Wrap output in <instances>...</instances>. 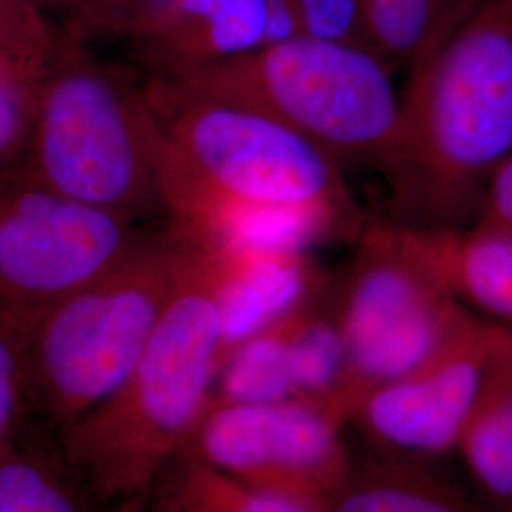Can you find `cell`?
Returning <instances> with one entry per match:
<instances>
[{"label": "cell", "instance_id": "obj_6", "mask_svg": "<svg viewBox=\"0 0 512 512\" xmlns=\"http://www.w3.org/2000/svg\"><path fill=\"white\" fill-rule=\"evenodd\" d=\"M164 135L145 86L80 59L46 63L18 167L38 184L120 217L164 213Z\"/></svg>", "mask_w": 512, "mask_h": 512}, {"label": "cell", "instance_id": "obj_8", "mask_svg": "<svg viewBox=\"0 0 512 512\" xmlns=\"http://www.w3.org/2000/svg\"><path fill=\"white\" fill-rule=\"evenodd\" d=\"M143 236L133 220L65 198L18 165L0 171V323L19 336Z\"/></svg>", "mask_w": 512, "mask_h": 512}, {"label": "cell", "instance_id": "obj_18", "mask_svg": "<svg viewBox=\"0 0 512 512\" xmlns=\"http://www.w3.org/2000/svg\"><path fill=\"white\" fill-rule=\"evenodd\" d=\"M458 0H359L365 37L374 52L412 67Z\"/></svg>", "mask_w": 512, "mask_h": 512}, {"label": "cell", "instance_id": "obj_4", "mask_svg": "<svg viewBox=\"0 0 512 512\" xmlns=\"http://www.w3.org/2000/svg\"><path fill=\"white\" fill-rule=\"evenodd\" d=\"M196 238L181 226L145 234L107 272L19 332L25 404L63 427L103 403L139 363Z\"/></svg>", "mask_w": 512, "mask_h": 512}, {"label": "cell", "instance_id": "obj_27", "mask_svg": "<svg viewBox=\"0 0 512 512\" xmlns=\"http://www.w3.org/2000/svg\"><path fill=\"white\" fill-rule=\"evenodd\" d=\"M154 512H156V511H154Z\"/></svg>", "mask_w": 512, "mask_h": 512}, {"label": "cell", "instance_id": "obj_25", "mask_svg": "<svg viewBox=\"0 0 512 512\" xmlns=\"http://www.w3.org/2000/svg\"><path fill=\"white\" fill-rule=\"evenodd\" d=\"M16 71H42V69H31V67H25V65H21V63H16V61H12V59L0 55V76L16 73Z\"/></svg>", "mask_w": 512, "mask_h": 512}, {"label": "cell", "instance_id": "obj_13", "mask_svg": "<svg viewBox=\"0 0 512 512\" xmlns=\"http://www.w3.org/2000/svg\"><path fill=\"white\" fill-rule=\"evenodd\" d=\"M412 230L458 302L476 315L512 327V232L480 222Z\"/></svg>", "mask_w": 512, "mask_h": 512}, {"label": "cell", "instance_id": "obj_3", "mask_svg": "<svg viewBox=\"0 0 512 512\" xmlns=\"http://www.w3.org/2000/svg\"><path fill=\"white\" fill-rule=\"evenodd\" d=\"M196 238L181 279L128 380L63 427V458L101 503L150 492L188 450L220 365V283L230 253Z\"/></svg>", "mask_w": 512, "mask_h": 512}, {"label": "cell", "instance_id": "obj_26", "mask_svg": "<svg viewBox=\"0 0 512 512\" xmlns=\"http://www.w3.org/2000/svg\"><path fill=\"white\" fill-rule=\"evenodd\" d=\"M167 2H169V0H152V10H150V14H152V12H156L158 8H162V6L167 4Z\"/></svg>", "mask_w": 512, "mask_h": 512}, {"label": "cell", "instance_id": "obj_5", "mask_svg": "<svg viewBox=\"0 0 512 512\" xmlns=\"http://www.w3.org/2000/svg\"><path fill=\"white\" fill-rule=\"evenodd\" d=\"M192 92L256 110L380 177L399 137L391 65L368 46L293 37L177 78Z\"/></svg>", "mask_w": 512, "mask_h": 512}, {"label": "cell", "instance_id": "obj_20", "mask_svg": "<svg viewBox=\"0 0 512 512\" xmlns=\"http://www.w3.org/2000/svg\"><path fill=\"white\" fill-rule=\"evenodd\" d=\"M289 38L306 37L368 46L359 0H268Z\"/></svg>", "mask_w": 512, "mask_h": 512}, {"label": "cell", "instance_id": "obj_17", "mask_svg": "<svg viewBox=\"0 0 512 512\" xmlns=\"http://www.w3.org/2000/svg\"><path fill=\"white\" fill-rule=\"evenodd\" d=\"M329 512H467L458 497L429 476L378 465L351 471Z\"/></svg>", "mask_w": 512, "mask_h": 512}, {"label": "cell", "instance_id": "obj_14", "mask_svg": "<svg viewBox=\"0 0 512 512\" xmlns=\"http://www.w3.org/2000/svg\"><path fill=\"white\" fill-rule=\"evenodd\" d=\"M458 452L478 488L512 512V327L499 325L492 361Z\"/></svg>", "mask_w": 512, "mask_h": 512}, {"label": "cell", "instance_id": "obj_15", "mask_svg": "<svg viewBox=\"0 0 512 512\" xmlns=\"http://www.w3.org/2000/svg\"><path fill=\"white\" fill-rule=\"evenodd\" d=\"M296 399L300 397L287 315L222 359L211 403L266 404Z\"/></svg>", "mask_w": 512, "mask_h": 512}, {"label": "cell", "instance_id": "obj_12", "mask_svg": "<svg viewBox=\"0 0 512 512\" xmlns=\"http://www.w3.org/2000/svg\"><path fill=\"white\" fill-rule=\"evenodd\" d=\"M325 285L306 249L230 253L219 293L220 363L239 344L310 302Z\"/></svg>", "mask_w": 512, "mask_h": 512}, {"label": "cell", "instance_id": "obj_2", "mask_svg": "<svg viewBox=\"0 0 512 512\" xmlns=\"http://www.w3.org/2000/svg\"><path fill=\"white\" fill-rule=\"evenodd\" d=\"M148 105L164 135L162 194L171 224L202 236L230 209L313 220L355 243L368 222L344 167L304 135L256 110L150 78Z\"/></svg>", "mask_w": 512, "mask_h": 512}, {"label": "cell", "instance_id": "obj_7", "mask_svg": "<svg viewBox=\"0 0 512 512\" xmlns=\"http://www.w3.org/2000/svg\"><path fill=\"white\" fill-rule=\"evenodd\" d=\"M353 245L338 291L349 421L372 389L431 359L471 313L448 291L410 226L370 217Z\"/></svg>", "mask_w": 512, "mask_h": 512}, {"label": "cell", "instance_id": "obj_11", "mask_svg": "<svg viewBox=\"0 0 512 512\" xmlns=\"http://www.w3.org/2000/svg\"><path fill=\"white\" fill-rule=\"evenodd\" d=\"M287 38L268 0H169L150 14L141 55L150 78L177 80Z\"/></svg>", "mask_w": 512, "mask_h": 512}, {"label": "cell", "instance_id": "obj_23", "mask_svg": "<svg viewBox=\"0 0 512 512\" xmlns=\"http://www.w3.org/2000/svg\"><path fill=\"white\" fill-rule=\"evenodd\" d=\"M25 406V382L18 334L0 323V452L12 444V431Z\"/></svg>", "mask_w": 512, "mask_h": 512}, {"label": "cell", "instance_id": "obj_19", "mask_svg": "<svg viewBox=\"0 0 512 512\" xmlns=\"http://www.w3.org/2000/svg\"><path fill=\"white\" fill-rule=\"evenodd\" d=\"M76 478L52 459L8 444L0 452V512H86Z\"/></svg>", "mask_w": 512, "mask_h": 512}, {"label": "cell", "instance_id": "obj_10", "mask_svg": "<svg viewBox=\"0 0 512 512\" xmlns=\"http://www.w3.org/2000/svg\"><path fill=\"white\" fill-rule=\"evenodd\" d=\"M497 330L499 323L471 311L431 359L372 389L351 421L399 456L440 458L458 450L488 374Z\"/></svg>", "mask_w": 512, "mask_h": 512}, {"label": "cell", "instance_id": "obj_22", "mask_svg": "<svg viewBox=\"0 0 512 512\" xmlns=\"http://www.w3.org/2000/svg\"><path fill=\"white\" fill-rule=\"evenodd\" d=\"M0 55L31 69L52 59V38L33 0H0Z\"/></svg>", "mask_w": 512, "mask_h": 512}, {"label": "cell", "instance_id": "obj_16", "mask_svg": "<svg viewBox=\"0 0 512 512\" xmlns=\"http://www.w3.org/2000/svg\"><path fill=\"white\" fill-rule=\"evenodd\" d=\"M156 512H308L289 499L222 475L184 452L156 482Z\"/></svg>", "mask_w": 512, "mask_h": 512}, {"label": "cell", "instance_id": "obj_1", "mask_svg": "<svg viewBox=\"0 0 512 512\" xmlns=\"http://www.w3.org/2000/svg\"><path fill=\"white\" fill-rule=\"evenodd\" d=\"M512 154V0H458L410 67L382 173L391 219L421 230L476 220Z\"/></svg>", "mask_w": 512, "mask_h": 512}, {"label": "cell", "instance_id": "obj_9", "mask_svg": "<svg viewBox=\"0 0 512 512\" xmlns=\"http://www.w3.org/2000/svg\"><path fill=\"white\" fill-rule=\"evenodd\" d=\"M346 420L325 404L211 403L186 454L308 512H329L353 471Z\"/></svg>", "mask_w": 512, "mask_h": 512}, {"label": "cell", "instance_id": "obj_24", "mask_svg": "<svg viewBox=\"0 0 512 512\" xmlns=\"http://www.w3.org/2000/svg\"><path fill=\"white\" fill-rule=\"evenodd\" d=\"M475 222L512 232V154L499 164L484 186Z\"/></svg>", "mask_w": 512, "mask_h": 512}, {"label": "cell", "instance_id": "obj_21", "mask_svg": "<svg viewBox=\"0 0 512 512\" xmlns=\"http://www.w3.org/2000/svg\"><path fill=\"white\" fill-rule=\"evenodd\" d=\"M42 71L0 76V171L14 167L23 158L37 114Z\"/></svg>", "mask_w": 512, "mask_h": 512}]
</instances>
